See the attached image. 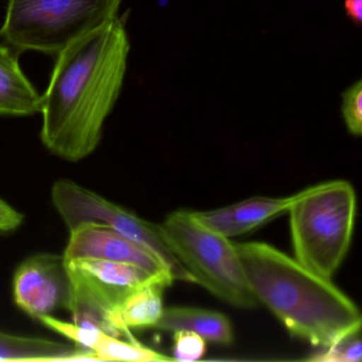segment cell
Instances as JSON below:
<instances>
[{
	"instance_id": "ac0fdd59",
	"label": "cell",
	"mask_w": 362,
	"mask_h": 362,
	"mask_svg": "<svg viewBox=\"0 0 362 362\" xmlns=\"http://www.w3.org/2000/svg\"><path fill=\"white\" fill-rule=\"evenodd\" d=\"M206 351V340L187 330L173 332V358L175 361L192 362L200 360Z\"/></svg>"
},
{
	"instance_id": "8fae6325",
	"label": "cell",
	"mask_w": 362,
	"mask_h": 362,
	"mask_svg": "<svg viewBox=\"0 0 362 362\" xmlns=\"http://www.w3.org/2000/svg\"><path fill=\"white\" fill-rule=\"evenodd\" d=\"M42 95L23 73L18 56L0 43V115L41 113Z\"/></svg>"
},
{
	"instance_id": "277c9868",
	"label": "cell",
	"mask_w": 362,
	"mask_h": 362,
	"mask_svg": "<svg viewBox=\"0 0 362 362\" xmlns=\"http://www.w3.org/2000/svg\"><path fill=\"white\" fill-rule=\"evenodd\" d=\"M122 0H8L0 35L21 52L59 54L118 18Z\"/></svg>"
},
{
	"instance_id": "9a60e30c",
	"label": "cell",
	"mask_w": 362,
	"mask_h": 362,
	"mask_svg": "<svg viewBox=\"0 0 362 362\" xmlns=\"http://www.w3.org/2000/svg\"><path fill=\"white\" fill-rule=\"evenodd\" d=\"M98 361L165 362L175 361L173 357L144 346L136 340L124 341L120 337L101 332L92 349Z\"/></svg>"
},
{
	"instance_id": "9c48e42d",
	"label": "cell",
	"mask_w": 362,
	"mask_h": 362,
	"mask_svg": "<svg viewBox=\"0 0 362 362\" xmlns=\"http://www.w3.org/2000/svg\"><path fill=\"white\" fill-rule=\"evenodd\" d=\"M71 279L81 286L93 298L115 311L122 298L136 288L151 281H163L173 285L169 277L152 274L143 268L124 262L96 259L65 262Z\"/></svg>"
},
{
	"instance_id": "4fadbf2b",
	"label": "cell",
	"mask_w": 362,
	"mask_h": 362,
	"mask_svg": "<svg viewBox=\"0 0 362 362\" xmlns=\"http://www.w3.org/2000/svg\"><path fill=\"white\" fill-rule=\"evenodd\" d=\"M154 328L173 332L187 330L206 341L223 345L234 341L232 323L226 315L198 307H167Z\"/></svg>"
},
{
	"instance_id": "ba28073f",
	"label": "cell",
	"mask_w": 362,
	"mask_h": 362,
	"mask_svg": "<svg viewBox=\"0 0 362 362\" xmlns=\"http://www.w3.org/2000/svg\"><path fill=\"white\" fill-rule=\"evenodd\" d=\"M69 243L63 257L75 259L107 260L134 264L158 276L173 279L169 269L143 245L103 224L84 223L69 230Z\"/></svg>"
},
{
	"instance_id": "8992f818",
	"label": "cell",
	"mask_w": 362,
	"mask_h": 362,
	"mask_svg": "<svg viewBox=\"0 0 362 362\" xmlns=\"http://www.w3.org/2000/svg\"><path fill=\"white\" fill-rule=\"evenodd\" d=\"M52 199L69 230L84 223L109 226L160 258L175 281L194 284V277L177 259L162 224L143 219L71 180L56 182L52 186Z\"/></svg>"
},
{
	"instance_id": "52a82bcc",
	"label": "cell",
	"mask_w": 362,
	"mask_h": 362,
	"mask_svg": "<svg viewBox=\"0 0 362 362\" xmlns=\"http://www.w3.org/2000/svg\"><path fill=\"white\" fill-rule=\"evenodd\" d=\"M69 279L64 257L40 254L25 260L13 279L16 305L30 317L40 320L66 307Z\"/></svg>"
},
{
	"instance_id": "e0dca14e",
	"label": "cell",
	"mask_w": 362,
	"mask_h": 362,
	"mask_svg": "<svg viewBox=\"0 0 362 362\" xmlns=\"http://www.w3.org/2000/svg\"><path fill=\"white\" fill-rule=\"evenodd\" d=\"M362 358L360 332L346 337L308 358L317 362H359Z\"/></svg>"
},
{
	"instance_id": "2e32d148",
	"label": "cell",
	"mask_w": 362,
	"mask_h": 362,
	"mask_svg": "<svg viewBox=\"0 0 362 362\" xmlns=\"http://www.w3.org/2000/svg\"><path fill=\"white\" fill-rule=\"evenodd\" d=\"M39 321L54 332L66 337L71 342H74V344L79 345V346L90 349V351H92L103 332V330L77 325L74 322L62 321V320L57 319L52 315H45Z\"/></svg>"
},
{
	"instance_id": "7a4b0ae2",
	"label": "cell",
	"mask_w": 362,
	"mask_h": 362,
	"mask_svg": "<svg viewBox=\"0 0 362 362\" xmlns=\"http://www.w3.org/2000/svg\"><path fill=\"white\" fill-rule=\"evenodd\" d=\"M235 247L258 303L292 336L324 349L360 332L359 308L332 279L311 272L268 243Z\"/></svg>"
},
{
	"instance_id": "30bf717a",
	"label": "cell",
	"mask_w": 362,
	"mask_h": 362,
	"mask_svg": "<svg viewBox=\"0 0 362 362\" xmlns=\"http://www.w3.org/2000/svg\"><path fill=\"white\" fill-rule=\"evenodd\" d=\"M300 192L281 198L253 197L240 202L211 211H194V215L205 226L223 236H241L288 213L298 200Z\"/></svg>"
},
{
	"instance_id": "5bb4252c",
	"label": "cell",
	"mask_w": 362,
	"mask_h": 362,
	"mask_svg": "<svg viewBox=\"0 0 362 362\" xmlns=\"http://www.w3.org/2000/svg\"><path fill=\"white\" fill-rule=\"evenodd\" d=\"M170 284L151 281L127 294L114 311V323L122 336L132 338L130 329L154 328L164 310L163 293Z\"/></svg>"
},
{
	"instance_id": "d6986e66",
	"label": "cell",
	"mask_w": 362,
	"mask_h": 362,
	"mask_svg": "<svg viewBox=\"0 0 362 362\" xmlns=\"http://www.w3.org/2000/svg\"><path fill=\"white\" fill-rule=\"evenodd\" d=\"M342 114L349 132L355 136H360L362 133L361 80L343 94Z\"/></svg>"
},
{
	"instance_id": "5b68a950",
	"label": "cell",
	"mask_w": 362,
	"mask_h": 362,
	"mask_svg": "<svg viewBox=\"0 0 362 362\" xmlns=\"http://www.w3.org/2000/svg\"><path fill=\"white\" fill-rule=\"evenodd\" d=\"M182 266L194 283L238 308H254L257 298L245 276L235 243L200 221L194 211L179 209L162 223Z\"/></svg>"
},
{
	"instance_id": "6da1fadb",
	"label": "cell",
	"mask_w": 362,
	"mask_h": 362,
	"mask_svg": "<svg viewBox=\"0 0 362 362\" xmlns=\"http://www.w3.org/2000/svg\"><path fill=\"white\" fill-rule=\"evenodd\" d=\"M130 41L122 18L65 48L42 96L44 146L58 158L78 162L93 153L122 92Z\"/></svg>"
},
{
	"instance_id": "3957f363",
	"label": "cell",
	"mask_w": 362,
	"mask_h": 362,
	"mask_svg": "<svg viewBox=\"0 0 362 362\" xmlns=\"http://www.w3.org/2000/svg\"><path fill=\"white\" fill-rule=\"evenodd\" d=\"M356 213L355 189L344 180L302 190L288 211L294 258L311 272L332 279L351 247Z\"/></svg>"
},
{
	"instance_id": "44dd1931",
	"label": "cell",
	"mask_w": 362,
	"mask_h": 362,
	"mask_svg": "<svg viewBox=\"0 0 362 362\" xmlns=\"http://www.w3.org/2000/svg\"><path fill=\"white\" fill-rule=\"evenodd\" d=\"M344 8L347 18L359 26L362 21V0H345Z\"/></svg>"
},
{
	"instance_id": "7c38bea8",
	"label": "cell",
	"mask_w": 362,
	"mask_h": 362,
	"mask_svg": "<svg viewBox=\"0 0 362 362\" xmlns=\"http://www.w3.org/2000/svg\"><path fill=\"white\" fill-rule=\"evenodd\" d=\"M97 360L90 349L50 339L0 332V361H73Z\"/></svg>"
},
{
	"instance_id": "ffe728a7",
	"label": "cell",
	"mask_w": 362,
	"mask_h": 362,
	"mask_svg": "<svg viewBox=\"0 0 362 362\" xmlns=\"http://www.w3.org/2000/svg\"><path fill=\"white\" fill-rule=\"evenodd\" d=\"M24 216L0 199V232H12L20 228Z\"/></svg>"
}]
</instances>
